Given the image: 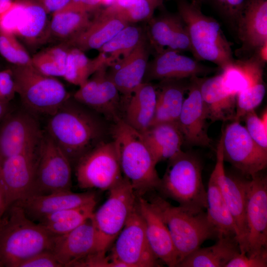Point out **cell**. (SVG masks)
Returning a JSON list of instances; mask_svg holds the SVG:
<instances>
[{
  "mask_svg": "<svg viewBox=\"0 0 267 267\" xmlns=\"http://www.w3.org/2000/svg\"><path fill=\"white\" fill-rule=\"evenodd\" d=\"M55 236L21 207L11 205L0 222V267H18L37 254L51 251Z\"/></svg>",
  "mask_w": 267,
  "mask_h": 267,
  "instance_id": "cell-1",
  "label": "cell"
},
{
  "mask_svg": "<svg viewBox=\"0 0 267 267\" xmlns=\"http://www.w3.org/2000/svg\"><path fill=\"white\" fill-rule=\"evenodd\" d=\"M123 177L131 184L136 197L158 189L161 178L156 163L141 134L119 117L112 130Z\"/></svg>",
  "mask_w": 267,
  "mask_h": 267,
  "instance_id": "cell-2",
  "label": "cell"
},
{
  "mask_svg": "<svg viewBox=\"0 0 267 267\" xmlns=\"http://www.w3.org/2000/svg\"><path fill=\"white\" fill-rule=\"evenodd\" d=\"M68 100L50 115L46 133L67 156L76 163L85 154L99 142L104 131L92 116Z\"/></svg>",
  "mask_w": 267,
  "mask_h": 267,
  "instance_id": "cell-3",
  "label": "cell"
},
{
  "mask_svg": "<svg viewBox=\"0 0 267 267\" xmlns=\"http://www.w3.org/2000/svg\"><path fill=\"white\" fill-rule=\"evenodd\" d=\"M149 202L168 227L177 255V266L205 241L218 238L217 230L204 210L174 206L159 196L152 197Z\"/></svg>",
  "mask_w": 267,
  "mask_h": 267,
  "instance_id": "cell-4",
  "label": "cell"
},
{
  "mask_svg": "<svg viewBox=\"0 0 267 267\" xmlns=\"http://www.w3.org/2000/svg\"><path fill=\"white\" fill-rule=\"evenodd\" d=\"M178 13L188 32L191 52L198 61L211 62L222 70L232 63L231 45L219 22L187 0H175Z\"/></svg>",
  "mask_w": 267,
  "mask_h": 267,
  "instance_id": "cell-5",
  "label": "cell"
},
{
  "mask_svg": "<svg viewBox=\"0 0 267 267\" xmlns=\"http://www.w3.org/2000/svg\"><path fill=\"white\" fill-rule=\"evenodd\" d=\"M157 190L179 206L206 209L207 190L200 159L193 153L182 150L169 159Z\"/></svg>",
  "mask_w": 267,
  "mask_h": 267,
  "instance_id": "cell-6",
  "label": "cell"
},
{
  "mask_svg": "<svg viewBox=\"0 0 267 267\" xmlns=\"http://www.w3.org/2000/svg\"><path fill=\"white\" fill-rule=\"evenodd\" d=\"M16 93L33 112L52 115L69 99L64 85L55 77L41 73L32 65L10 67Z\"/></svg>",
  "mask_w": 267,
  "mask_h": 267,
  "instance_id": "cell-7",
  "label": "cell"
},
{
  "mask_svg": "<svg viewBox=\"0 0 267 267\" xmlns=\"http://www.w3.org/2000/svg\"><path fill=\"white\" fill-rule=\"evenodd\" d=\"M105 202L94 211L92 220L96 233L95 252L106 254L134 208L137 197L128 180L109 190Z\"/></svg>",
  "mask_w": 267,
  "mask_h": 267,
  "instance_id": "cell-8",
  "label": "cell"
},
{
  "mask_svg": "<svg viewBox=\"0 0 267 267\" xmlns=\"http://www.w3.org/2000/svg\"><path fill=\"white\" fill-rule=\"evenodd\" d=\"M76 176L83 189L109 190L123 178L113 141L100 142L76 163Z\"/></svg>",
  "mask_w": 267,
  "mask_h": 267,
  "instance_id": "cell-9",
  "label": "cell"
},
{
  "mask_svg": "<svg viewBox=\"0 0 267 267\" xmlns=\"http://www.w3.org/2000/svg\"><path fill=\"white\" fill-rule=\"evenodd\" d=\"M71 163L46 133L38 144L32 195L71 190Z\"/></svg>",
  "mask_w": 267,
  "mask_h": 267,
  "instance_id": "cell-10",
  "label": "cell"
},
{
  "mask_svg": "<svg viewBox=\"0 0 267 267\" xmlns=\"http://www.w3.org/2000/svg\"><path fill=\"white\" fill-rule=\"evenodd\" d=\"M222 136L217 146L214 177L234 220L240 253L246 254L248 229L246 209L249 178L241 174H227L224 167Z\"/></svg>",
  "mask_w": 267,
  "mask_h": 267,
  "instance_id": "cell-11",
  "label": "cell"
},
{
  "mask_svg": "<svg viewBox=\"0 0 267 267\" xmlns=\"http://www.w3.org/2000/svg\"><path fill=\"white\" fill-rule=\"evenodd\" d=\"M114 241L109 255L124 267L161 266L148 241L137 200L134 208Z\"/></svg>",
  "mask_w": 267,
  "mask_h": 267,
  "instance_id": "cell-12",
  "label": "cell"
},
{
  "mask_svg": "<svg viewBox=\"0 0 267 267\" xmlns=\"http://www.w3.org/2000/svg\"><path fill=\"white\" fill-rule=\"evenodd\" d=\"M222 135L224 160L240 174L250 177L267 168V150L255 142L239 122L227 125Z\"/></svg>",
  "mask_w": 267,
  "mask_h": 267,
  "instance_id": "cell-13",
  "label": "cell"
},
{
  "mask_svg": "<svg viewBox=\"0 0 267 267\" xmlns=\"http://www.w3.org/2000/svg\"><path fill=\"white\" fill-rule=\"evenodd\" d=\"M246 222V252L256 256L267 250V178L261 172L250 177Z\"/></svg>",
  "mask_w": 267,
  "mask_h": 267,
  "instance_id": "cell-14",
  "label": "cell"
},
{
  "mask_svg": "<svg viewBox=\"0 0 267 267\" xmlns=\"http://www.w3.org/2000/svg\"><path fill=\"white\" fill-rule=\"evenodd\" d=\"M38 146L11 156L2 163L0 184L8 208L16 201L32 194Z\"/></svg>",
  "mask_w": 267,
  "mask_h": 267,
  "instance_id": "cell-15",
  "label": "cell"
},
{
  "mask_svg": "<svg viewBox=\"0 0 267 267\" xmlns=\"http://www.w3.org/2000/svg\"><path fill=\"white\" fill-rule=\"evenodd\" d=\"M37 122L28 114L8 112L0 121V160L37 146L42 136Z\"/></svg>",
  "mask_w": 267,
  "mask_h": 267,
  "instance_id": "cell-16",
  "label": "cell"
},
{
  "mask_svg": "<svg viewBox=\"0 0 267 267\" xmlns=\"http://www.w3.org/2000/svg\"><path fill=\"white\" fill-rule=\"evenodd\" d=\"M47 14L34 1L15 0L7 16L8 30L30 45L42 44L49 37Z\"/></svg>",
  "mask_w": 267,
  "mask_h": 267,
  "instance_id": "cell-17",
  "label": "cell"
},
{
  "mask_svg": "<svg viewBox=\"0 0 267 267\" xmlns=\"http://www.w3.org/2000/svg\"><path fill=\"white\" fill-rule=\"evenodd\" d=\"M201 78H189L187 96L184 98L178 124L183 142L189 146L211 147L207 132L208 120L200 92Z\"/></svg>",
  "mask_w": 267,
  "mask_h": 267,
  "instance_id": "cell-18",
  "label": "cell"
},
{
  "mask_svg": "<svg viewBox=\"0 0 267 267\" xmlns=\"http://www.w3.org/2000/svg\"><path fill=\"white\" fill-rule=\"evenodd\" d=\"M103 67L93 74L79 86L73 97L77 102L88 106L114 121L117 115L119 91Z\"/></svg>",
  "mask_w": 267,
  "mask_h": 267,
  "instance_id": "cell-19",
  "label": "cell"
},
{
  "mask_svg": "<svg viewBox=\"0 0 267 267\" xmlns=\"http://www.w3.org/2000/svg\"><path fill=\"white\" fill-rule=\"evenodd\" d=\"M216 69L201 64L195 58L166 49L155 53L154 58L148 62L144 79L146 82L189 79L205 76Z\"/></svg>",
  "mask_w": 267,
  "mask_h": 267,
  "instance_id": "cell-20",
  "label": "cell"
},
{
  "mask_svg": "<svg viewBox=\"0 0 267 267\" xmlns=\"http://www.w3.org/2000/svg\"><path fill=\"white\" fill-rule=\"evenodd\" d=\"M236 34L241 43L237 50L242 58L258 52L267 44V0H247Z\"/></svg>",
  "mask_w": 267,
  "mask_h": 267,
  "instance_id": "cell-21",
  "label": "cell"
},
{
  "mask_svg": "<svg viewBox=\"0 0 267 267\" xmlns=\"http://www.w3.org/2000/svg\"><path fill=\"white\" fill-rule=\"evenodd\" d=\"M148 22L147 38L155 53L166 49L180 53L191 51L186 27L178 12L153 17Z\"/></svg>",
  "mask_w": 267,
  "mask_h": 267,
  "instance_id": "cell-22",
  "label": "cell"
},
{
  "mask_svg": "<svg viewBox=\"0 0 267 267\" xmlns=\"http://www.w3.org/2000/svg\"><path fill=\"white\" fill-rule=\"evenodd\" d=\"M96 233L92 217L61 235H55L51 252L62 267H73L78 261L95 252Z\"/></svg>",
  "mask_w": 267,
  "mask_h": 267,
  "instance_id": "cell-23",
  "label": "cell"
},
{
  "mask_svg": "<svg viewBox=\"0 0 267 267\" xmlns=\"http://www.w3.org/2000/svg\"><path fill=\"white\" fill-rule=\"evenodd\" d=\"M88 25L64 43L83 51L98 50L117 33L130 24L110 6L98 9Z\"/></svg>",
  "mask_w": 267,
  "mask_h": 267,
  "instance_id": "cell-24",
  "label": "cell"
},
{
  "mask_svg": "<svg viewBox=\"0 0 267 267\" xmlns=\"http://www.w3.org/2000/svg\"><path fill=\"white\" fill-rule=\"evenodd\" d=\"M137 205L143 219L147 238L156 258L169 267H177V253L168 227L160 214L149 202L137 197Z\"/></svg>",
  "mask_w": 267,
  "mask_h": 267,
  "instance_id": "cell-25",
  "label": "cell"
},
{
  "mask_svg": "<svg viewBox=\"0 0 267 267\" xmlns=\"http://www.w3.org/2000/svg\"><path fill=\"white\" fill-rule=\"evenodd\" d=\"M96 200L93 192L74 193L68 190L32 195L13 204L21 207L29 218L40 220L57 211L81 206Z\"/></svg>",
  "mask_w": 267,
  "mask_h": 267,
  "instance_id": "cell-26",
  "label": "cell"
},
{
  "mask_svg": "<svg viewBox=\"0 0 267 267\" xmlns=\"http://www.w3.org/2000/svg\"><path fill=\"white\" fill-rule=\"evenodd\" d=\"M149 56L148 44L144 37L128 56L107 72L119 92L125 97L129 98L144 82Z\"/></svg>",
  "mask_w": 267,
  "mask_h": 267,
  "instance_id": "cell-27",
  "label": "cell"
},
{
  "mask_svg": "<svg viewBox=\"0 0 267 267\" xmlns=\"http://www.w3.org/2000/svg\"><path fill=\"white\" fill-rule=\"evenodd\" d=\"M200 92L208 120L233 121L236 110V96L227 93L222 86L221 74L201 78Z\"/></svg>",
  "mask_w": 267,
  "mask_h": 267,
  "instance_id": "cell-28",
  "label": "cell"
},
{
  "mask_svg": "<svg viewBox=\"0 0 267 267\" xmlns=\"http://www.w3.org/2000/svg\"><path fill=\"white\" fill-rule=\"evenodd\" d=\"M140 133L156 164L182 150L183 138L178 123L156 124Z\"/></svg>",
  "mask_w": 267,
  "mask_h": 267,
  "instance_id": "cell-29",
  "label": "cell"
},
{
  "mask_svg": "<svg viewBox=\"0 0 267 267\" xmlns=\"http://www.w3.org/2000/svg\"><path fill=\"white\" fill-rule=\"evenodd\" d=\"M156 87L157 99L154 118L150 125L163 122L178 123L189 78L160 81Z\"/></svg>",
  "mask_w": 267,
  "mask_h": 267,
  "instance_id": "cell-30",
  "label": "cell"
},
{
  "mask_svg": "<svg viewBox=\"0 0 267 267\" xmlns=\"http://www.w3.org/2000/svg\"><path fill=\"white\" fill-rule=\"evenodd\" d=\"M125 121L140 133L146 130L154 118L156 87L149 82L140 84L128 98Z\"/></svg>",
  "mask_w": 267,
  "mask_h": 267,
  "instance_id": "cell-31",
  "label": "cell"
},
{
  "mask_svg": "<svg viewBox=\"0 0 267 267\" xmlns=\"http://www.w3.org/2000/svg\"><path fill=\"white\" fill-rule=\"evenodd\" d=\"M214 245L192 252L177 267H225L227 264L240 253L238 242L234 236L217 238Z\"/></svg>",
  "mask_w": 267,
  "mask_h": 267,
  "instance_id": "cell-32",
  "label": "cell"
},
{
  "mask_svg": "<svg viewBox=\"0 0 267 267\" xmlns=\"http://www.w3.org/2000/svg\"><path fill=\"white\" fill-rule=\"evenodd\" d=\"M96 204V200L81 206L57 211L42 218L39 223L53 235L65 234L92 217Z\"/></svg>",
  "mask_w": 267,
  "mask_h": 267,
  "instance_id": "cell-33",
  "label": "cell"
},
{
  "mask_svg": "<svg viewBox=\"0 0 267 267\" xmlns=\"http://www.w3.org/2000/svg\"><path fill=\"white\" fill-rule=\"evenodd\" d=\"M207 214L218 232V238L236 236V226L220 187L211 175L207 190Z\"/></svg>",
  "mask_w": 267,
  "mask_h": 267,
  "instance_id": "cell-34",
  "label": "cell"
},
{
  "mask_svg": "<svg viewBox=\"0 0 267 267\" xmlns=\"http://www.w3.org/2000/svg\"><path fill=\"white\" fill-rule=\"evenodd\" d=\"M108 66V58L104 54L99 52L96 57L91 59L80 49L69 46L63 78L80 86L95 72Z\"/></svg>",
  "mask_w": 267,
  "mask_h": 267,
  "instance_id": "cell-35",
  "label": "cell"
},
{
  "mask_svg": "<svg viewBox=\"0 0 267 267\" xmlns=\"http://www.w3.org/2000/svg\"><path fill=\"white\" fill-rule=\"evenodd\" d=\"M144 37L139 27L128 25L98 50L107 57L112 66L128 56Z\"/></svg>",
  "mask_w": 267,
  "mask_h": 267,
  "instance_id": "cell-36",
  "label": "cell"
},
{
  "mask_svg": "<svg viewBox=\"0 0 267 267\" xmlns=\"http://www.w3.org/2000/svg\"><path fill=\"white\" fill-rule=\"evenodd\" d=\"M91 18L89 13L61 9L53 14L49 24V38L66 42L84 30Z\"/></svg>",
  "mask_w": 267,
  "mask_h": 267,
  "instance_id": "cell-37",
  "label": "cell"
},
{
  "mask_svg": "<svg viewBox=\"0 0 267 267\" xmlns=\"http://www.w3.org/2000/svg\"><path fill=\"white\" fill-rule=\"evenodd\" d=\"M69 47L63 43L41 51L32 57V64L44 75L63 78Z\"/></svg>",
  "mask_w": 267,
  "mask_h": 267,
  "instance_id": "cell-38",
  "label": "cell"
},
{
  "mask_svg": "<svg viewBox=\"0 0 267 267\" xmlns=\"http://www.w3.org/2000/svg\"><path fill=\"white\" fill-rule=\"evenodd\" d=\"M109 6L130 24L148 21L155 10L147 0H117Z\"/></svg>",
  "mask_w": 267,
  "mask_h": 267,
  "instance_id": "cell-39",
  "label": "cell"
},
{
  "mask_svg": "<svg viewBox=\"0 0 267 267\" xmlns=\"http://www.w3.org/2000/svg\"><path fill=\"white\" fill-rule=\"evenodd\" d=\"M0 54L12 65L32 64L31 57L12 33L0 29Z\"/></svg>",
  "mask_w": 267,
  "mask_h": 267,
  "instance_id": "cell-40",
  "label": "cell"
},
{
  "mask_svg": "<svg viewBox=\"0 0 267 267\" xmlns=\"http://www.w3.org/2000/svg\"><path fill=\"white\" fill-rule=\"evenodd\" d=\"M219 15L236 32L247 0H209Z\"/></svg>",
  "mask_w": 267,
  "mask_h": 267,
  "instance_id": "cell-41",
  "label": "cell"
},
{
  "mask_svg": "<svg viewBox=\"0 0 267 267\" xmlns=\"http://www.w3.org/2000/svg\"><path fill=\"white\" fill-rule=\"evenodd\" d=\"M244 118L245 127L252 138L259 146L267 150V110L260 117L255 110L249 111Z\"/></svg>",
  "mask_w": 267,
  "mask_h": 267,
  "instance_id": "cell-42",
  "label": "cell"
},
{
  "mask_svg": "<svg viewBox=\"0 0 267 267\" xmlns=\"http://www.w3.org/2000/svg\"><path fill=\"white\" fill-rule=\"evenodd\" d=\"M267 250L256 256L239 253L233 258L225 267H267Z\"/></svg>",
  "mask_w": 267,
  "mask_h": 267,
  "instance_id": "cell-43",
  "label": "cell"
},
{
  "mask_svg": "<svg viewBox=\"0 0 267 267\" xmlns=\"http://www.w3.org/2000/svg\"><path fill=\"white\" fill-rule=\"evenodd\" d=\"M124 266L112 259L110 255L92 253L76 263L73 267H119Z\"/></svg>",
  "mask_w": 267,
  "mask_h": 267,
  "instance_id": "cell-44",
  "label": "cell"
},
{
  "mask_svg": "<svg viewBox=\"0 0 267 267\" xmlns=\"http://www.w3.org/2000/svg\"><path fill=\"white\" fill-rule=\"evenodd\" d=\"M18 267H62L49 250L36 254L20 263Z\"/></svg>",
  "mask_w": 267,
  "mask_h": 267,
  "instance_id": "cell-45",
  "label": "cell"
},
{
  "mask_svg": "<svg viewBox=\"0 0 267 267\" xmlns=\"http://www.w3.org/2000/svg\"><path fill=\"white\" fill-rule=\"evenodd\" d=\"M15 93V83L10 68L0 70V101L9 103Z\"/></svg>",
  "mask_w": 267,
  "mask_h": 267,
  "instance_id": "cell-46",
  "label": "cell"
},
{
  "mask_svg": "<svg viewBox=\"0 0 267 267\" xmlns=\"http://www.w3.org/2000/svg\"><path fill=\"white\" fill-rule=\"evenodd\" d=\"M103 4V0H71L68 4L62 9L90 13L100 9Z\"/></svg>",
  "mask_w": 267,
  "mask_h": 267,
  "instance_id": "cell-47",
  "label": "cell"
},
{
  "mask_svg": "<svg viewBox=\"0 0 267 267\" xmlns=\"http://www.w3.org/2000/svg\"><path fill=\"white\" fill-rule=\"evenodd\" d=\"M41 5L47 14H53L66 6L71 0H31Z\"/></svg>",
  "mask_w": 267,
  "mask_h": 267,
  "instance_id": "cell-48",
  "label": "cell"
},
{
  "mask_svg": "<svg viewBox=\"0 0 267 267\" xmlns=\"http://www.w3.org/2000/svg\"><path fill=\"white\" fill-rule=\"evenodd\" d=\"M7 208L5 195L0 184V222Z\"/></svg>",
  "mask_w": 267,
  "mask_h": 267,
  "instance_id": "cell-49",
  "label": "cell"
},
{
  "mask_svg": "<svg viewBox=\"0 0 267 267\" xmlns=\"http://www.w3.org/2000/svg\"><path fill=\"white\" fill-rule=\"evenodd\" d=\"M15 0H0V15L8 10L13 5Z\"/></svg>",
  "mask_w": 267,
  "mask_h": 267,
  "instance_id": "cell-50",
  "label": "cell"
},
{
  "mask_svg": "<svg viewBox=\"0 0 267 267\" xmlns=\"http://www.w3.org/2000/svg\"><path fill=\"white\" fill-rule=\"evenodd\" d=\"M9 112V103L0 101V121Z\"/></svg>",
  "mask_w": 267,
  "mask_h": 267,
  "instance_id": "cell-51",
  "label": "cell"
},
{
  "mask_svg": "<svg viewBox=\"0 0 267 267\" xmlns=\"http://www.w3.org/2000/svg\"><path fill=\"white\" fill-rule=\"evenodd\" d=\"M155 8L161 7L163 5L164 0H147Z\"/></svg>",
  "mask_w": 267,
  "mask_h": 267,
  "instance_id": "cell-52",
  "label": "cell"
},
{
  "mask_svg": "<svg viewBox=\"0 0 267 267\" xmlns=\"http://www.w3.org/2000/svg\"><path fill=\"white\" fill-rule=\"evenodd\" d=\"M192 3L200 7H202L203 3L206 1V0H187Z\"/></svg>",
  "mask_w": 267,
  "mask_h": 267,
  "instance_id": "cell-53",
  "label": "cell"
},
{
  "mask_svg": "<svg viewBox=\"0 0 267 267\" xmlns=\"http://www.w3.org/2000/svg\"><path fill=\"white\" fill-rule=\"evenodd\" d=\"M116 0H103V6L106 7L112 5L116 1Z\"/></svg>",
  "mask_w": 267,
  "mask_h": 267,
  "instance_id": "cell-54",
  "label": "cell"
},
{
  "mask_svg": "<svg viewBox=\"0 0 267 267\" xmlns=\"http://www.w3.org/2000/svg\"><path fill=\"white\" fill-rule=\"evenodd\" d=\"M1 166H2V164L0 160V173L1 169Z\"/></svg>",
  "mask_w": 267,
  "mask_h": 267,
  "instance_id": "cell-55",
  "label": "cell"
},
{
  "mask_svg": "<svg viewBox=\"0 0 267 267\" xmlns=\"http://www.w3.org/2000/svg\"><path fill=\"white\" fill-rule=\"evenodd\" d=\"M114 3H115V2H114Z\"/></svg>",
  "mask_w": 267,
  "mask_h": 267,
  "instance_id": "cell-56",
  "label": "cell"
}]
</instances>
